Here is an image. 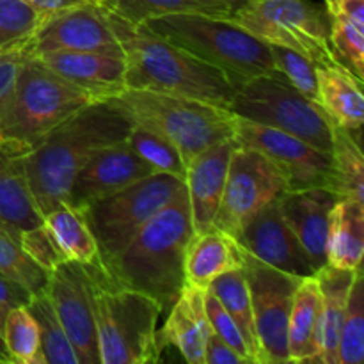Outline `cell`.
I'll use <instances>...</instances> for the list:
<instances>
[{
	"instance_id": "obj_11",
	"label": "cell",
	"mask_w": 364,
	"mask_h": 364,
	"mask_svg": "<svg viewBox=\"0 0 364 364\" xmlns=\"http://www.w3.org/2000/svg\"><path fill=\"white\" fill-rule=\"evenodd\" d=\"M290 191L288 174L274 160L238 144L228 167L223 199L213 228L237 237L251 217Z\"/></svg>"
},
{
	"instance_id": "obj_16",
	"label": "cell",
	"mask_w": 364,
	"mask_h": 364,
	"mask_svg": "<svg viewBox=\"0 0 364 364\" xmlns=\"http://www.w3.org/2000/svg\"><path fill=\"white\" fill-rule=\"evenodd\" d=\"M235 240L259 262L297 277L316 276L306 249L283 219L279 206L270 203L245 223Z\"/></svg>"
},
{
	"instance_id": "obj_3",
	"label": "cell",
	"mask_w": 364,
	"mask_h": 364,
	"mask_svg": "<svg viewBox=\"0 0 364 364\" xmlns=\"http://www.w3.org/2000/svg\"><path fill=\"white\" fill-rule=\"evenodd\" d=\"M107 18L124 53L127 89L188 96L224 109L230 107L235 89L219 70L146 25H132L109 7Z\"/></svg>"
},
{
	"instance_id": "obj_6",
	"label": "cell",
	"mask_w": 364,
	"mask_h": 364,
	"mask_svg": "<svg viewBox=\"0 0 364 364\" xmlns=\"http://www.w3.org/2000/svg\"><path fill=\"white\" fill-rule=\"evenodd\" d=\"M91 102H96L91 95L31 53L18 71L11 102L0 117V148L28 155L57 124Z\"/></svg>"
},
{
	"instance_id": "obj_36",
	"label": "cell",
	"mask_w": 364,
	"mask_h": 364,
	"mask_svg": "<svg viewBox=\"0 0 364 364\" xmlns=\"http://www.w3.org/2000/svg\"><path fill=\"white\" fill-rule=\"evenodd\" d=\"M364 361V276L363 267L355 270L354 283L345 304L343 322L338 343V364H363Z\"/></svg>"
},
{
	"instance_id": "obj_41",
	"label": "cell",
	"mask_w": 364,
	"mask_h": 364,
	"mask_svg": "<svg viewBox=\"0 0 364 364\" xmlns=\"http://www.w3.org/2000/svg\"><path fill=\"white\" fill-rule=\"evenodd\" d=\"M32 39V38H31ZM32 53L31 41L0 53V117L6 112L21 64Z\"/></svg>"
},
{
	"instance_id": "obj_15",
	"label": "cell",
	"mask_w": 364,
	"mask_h": 364,
	"mask_svg": "<svg viewBox=\"0 0 364 364\" xmlns=\"http://www.w3.org/2000/svg\"><path fill=\"white\" fill-rule=\"evenodd\" d=\"M46 295L66 331L80 364H100L91 284L84 265L66 262L48 272Z\"/></svg>"
},
{
	"instance_id": "obj_40",
	"label": "cell",
	"mask_w": 364,
	"mask_h": 364,
	"mask_svg": "<svg viewBox=\"0 0 364 364\" xmlns=\"http://www.w3.org/2000/svg\"><path fill=\"white\" fill-rule=\"evenodd\" d=\"M20 240L23 251L46 272H52L53 269L68 262L60 249L57 247L48 228L43 223L39 226L31 228V230L21 231Z\"/></svg>"
},
{
	"instance_id": "obj_2",
	"label": "cell",
	"mask_w": 364,
	"mask_h": 364,
	"mask_svg": "<svg viewBox=\"0 0 364 364\" xmlns=\"http://www.w3.org/2000/svg\"><path fill=\"white\" fill-rule=\"evenodd\" d=\"M192 235L191 203L183 187L117 255L100 262L116 283L148 295L162 311H169L187 283L185 251Z\"/></svg>"
},
{
	"instance_id": "obj_23",
	"label": "cell",
	"mask_w": 364,
	"mask_h": 364,
	"mask_svg": "<svg viewBox=\"0 0 364 364\" xmlns=\"http://www.w3.org/2000/svg\"><path fill=\"white\" fill-rule=\"evenodd\" d=\"M245 255L247 251L226 231L212 226L194 233L185 251V279L206 290L220 274L244 269Z\"/></svg>"
},
{
	"instance_id": "obj_45",
	"label": "cell",
	"mask_w": 364,
	"mask_h": 364,
	"mask_svg": "<svg viewBox=\"0 0 364 364\" xmlns=\"http://www.w3.org/2000/svg\"><path fill=\"white\" fill-rule=\"evenodd\" d=\"M32 6L38 7L45 16H50V14L60 13V11L71 9V7L82 6V4L87 2H100V0H28Z\"/></svg>"
},
{
	"instance_id": "obj_24",
	"label": "cell",
	"mask_w": 364,
	"mask_h": 364,
	"mask_svg": "<svg viewBox=\"0 0 364 364\" xmlns=\"http://www.w3.org/2000/svg\"><path fill=\"white\" fill-rule=\"evenodd\" d=\"M318 105L338 127L361 134L364 119L363 80L340 63L316 66Z\"/></svg>"
},
{
	"instance_id": "obj_22",
	"label": "cell",
	"mask_w": 364,
	"mask_h": 364,
	"mask_svg": "<svg viewBox=\"0 0 364 364\" xmlns=\"http://www.w3.org/2000/svg\"><path fill=\"white\" fill-rule=\"evenodd\" d=\"M355 270L336 269L327 263L316 272L320 284V311L316 322L313 364H338L340 329Z\"/></svg>"
},
{
	"instance_id": "obj_47",
	"label": "cell",
	"mask_w": 364,
	"mask_h": 364,
	"mask_svg": "<svg viewBox=\"0 0 364 364\" xmlns=\"http://www.w3.org/2000/svg\"><path fill=\"white\" fill-rule=\"evenodd\" d=\"M208 2H217V4H226V6L237 7L238 4H242L244 0H208Z\"/></svg>"
},
{
	"instance_id": "obj_7",
	"label": "cell",
	"mask_w": 364,
	"mask_h": 364,
	"mask_svg": "<svg viewBox=\"0 0 364 364\" xmlns=\"http://www.w3.org/2000/svg\"><path fill=\"white\" fill-rule=\"evenodd\" d=\"M119 98L135 119L166 135L185 164L210 146L235 137L237 116L215 103L141 89H124Z\"/></svg>"
},
{
	"instance_id": "obj_38",
	"label": "cell",
	"mask_w": 364,
	"mask_h": 364,
	"mask_svg": "<svg viewBox=\"0 0 364 364\" xmlns=\"http://www.w3.org/2000/svg\"><path fill=\"white\" fill-rule=\"evenodd\" d=\"M272 52L274 70L279 71L297 91L308 96L309 100L318 103V91H316V64L308 57L294 52L290 48L270 45Z\"/></svg>"
},
{
	"instance_id": "obj_4",
	"label": "cell",
	"mask_w": 364,
	"mask_h": 364,
	"mask_svg": "<svg viewBox=\"0 0 364 364\" xmlns=\"http://www.w3.org/2000/svg\"><path fill=\"white\" fill-rule=\"evenodd\" d=\"M84 269L91 284L100 364L159 363L156 326L162 308L148 295L116 283L100 259Z\"/></svg>"
},
{
	"instance_id": "obj_12",
	"label": "cell",
	"mask_w": 364,
	"mask_h": 364,
	"mask_svg": "<svg viewBox=\"0 0 364 364\" xmlns=\"http://www.w3.org/2000/svg\"><path fill=\"white\" fill-rule=\"evenodd\" d=\"M244 272L251 291L252 318L262 364L290 363L288 318L294 294L302 277L281 272L249 252L245 255Z\"/></svg>"
},
{
	"instance_id": "obj_29",
	"label": "cell",
	"mask_w": 364,
	"mask_h": 364,
	"mask_svg": "<svg viewBox=\"0 0 364 364\" xmlns=\"http://www.w3.org/2000/svg\"><path fill=\"white\" fill-rule=\"evenodd\" d=\"M43 224L48 228L57 247L68 262L87 265L100 259L98 242L89 230L84 213L78 208L63 203L43 215Z\"/></svg>"
},
{
	"instance_id": "obj_39",
	"label": "cell",
	"mask_w": 364,
	"mask_h": 364,
	"mask_svg": "<svg viewBox=\"0 0 364 364\" xmlns=\"http://www.w3.org/2000/svg\"><path fill=\"white\" fill-rule=\"evenodd\" d=\"M205 308L213 333H215L224 343L230 345L238 355H242V358L245 359V363L255 364L251 348H249L242 331L238 329V326L235 323V320L231 318L230 313L226 311V308L220 304L219 299H217L210 290H205Z\"/></svg>"
},
{
	"instance_id": "obj_44",
	"label": "cell",
	"mask_w": 364,
	"mask_h": 364,
	"mask_svg": "<svg viewBox=\"0 0 364 364\" xmlns=\"http://www.w3.org/2000/svg\"><path fill=\"white\" fill-rule=\"evenodd\" d=\"M205 364H247L230 345L224 343L215 333H212L205 345Z\"/></svg>"
},
{
	"instance_id": "obj_8",
	"label": "cell",
	"mask_w": 364,
	"mask_h": 364,
	"mask_svg": "<svg viewBox=\"0 0 364 364\" xmlns=\"http://www.w3.org/2000/svg\"><path fill=\"white\" fill-rule=\"evenodd\" d=\"M228 110L242 119L288 132L323 153L333 151L334 121L277 70L235 87Z\"/></svg>"
},
{
	"instance_id": "obj_28",
	"label": "cell",
	"mask_w": 364,
	"mask_h": 364,
	"mask_svg": "<svg viewBox=\"0 0 364 364\" xmlns=\"http://www.w3.org/2000/svg\"><path fill=\"white\" fill-rule=\"evenodd\" d=\"M338 199L350 198L364 201V155L361 134L338 127L334 123L331 178L327 185Z\"/></svg>"
},
{
	"instance_id": "obj_27",
	"label": "cell",
	"mask_w": 364,
	"mask_h": 364,
	"mask_svg": "<svg viewBox=\"0 0 364 364\" xmlns=\"http://www.w3.org/2000/svg\"><path fill=\"white\" fill-rule=\"evenodd\" d=\"M320 311V284L316 276L299 283L288 318V355L290 363H311L315 354L316 322Z\"/></svg>"
},
{
	"instance_id": "obj_19",
	"label": "cell",
	"mask_w": 364,
	"mask_h": 364,
	"mask_svg": "<svg viewBox=\"0 0 364 364\" xmlns=\"http://www.w3.org/2000/svg\"><path fill=\"white\" fill-rule=\"evenodd\" d=\"M336 201V196L326 187L288 191L277 199L281 215L306 249L316 272L327 265L329 215Z\"/></svg>"
},
{
	"instance_id": "obj_25",
	"label": "cell",
	"mask_w": 364,
	"mask_h": 364,
	"mask_svg": "<svg viewBox=\"0 0 364 364\" xmlns=\"http://www.w3.org/2000/svg\"><path fill=\"white\" fill-rule=\"evenodd\" d=\"M0 223L25 231L43 223L32 196L23 156L0 148Z\"/></svg>"
},
{
	"instance_id": "obj_34",
	"label": "cell",
	"mask_w": 364,
	"mask_h": 364,
	"mask_svg": "<svg viewBox=\"0 0 364 364\" xmlns=\"http://www.w3.org/2000/svg\"><path fill=\"white\" fill-rule=\"evenodd\" d=\"M2 336L13 364H46L39 327L27 306H18L7 313Z\"/></svg>"
},
{
	"instance_id": "obj_43",
	"label": "cell",
	"mask_w": 364,
	"mask_h": 364,
	"mask_svg": "<svg viewBox=\"0 0 364 364\" xmlns=\"http://www.w3.org/2000/svg\"><path fill=\"white\" fill-rule=\"evenodd\" d=\"M329 20L352 21L364 27V0H323Z\"/></svg>"
},
{
	"instance_id": "obj_35",
	"label": "cell",
	"mask_w": 364,
	"mask_h": 364,
	"mask_svg": "<svg viewBox=\"0 0 364 364\" xmlns=\"http://www.w3.org/2000/svg\"><path fill=\"white\" fill-rule=\"evenodd\" d=\"M27 309L34 316L36 323L39 327L46 364H80V359H78L66 331L60 326L55 309H53L52 301L46 295V291L45 294L32 295Z\"/></svg>"
},
{
	"instance_id": "obj_18",
	"label": "cell",
	"mask_w": 364,
	"mask_h": 364,
	"mask_svg": "<svg viewBox=\"0 0 364 364\" xmlns=\"http://www.w3.org/2000/svg\"><path fill=\"white\" fill-rule=\"evenodd\" d=\"M237 146L235 137L226 139L198 153L187 164L185 188L191 203L194 233H201L213 226L226 185L231 153Z\"/></svg>"
},
{
	"instance_id": "obj_46",
	"label": "cell",
	"mask_w": 364,
	"mask_h": 364,
	"mask_svg": "<svg viewBox=\"0 0 364 364\" xmlns=\"http://www.w3.org/2000/svg\"><path fill=\"white\" fill-rule=\"evenodd\" d=\"M0 364H13V363H11L9 354H7V350H6V345H4L2 327H0Z\"/></svg>"
},
{
	"instance_id": "obj_14",
	"label": "cell",
	"mask_w": 364,
	"mask_h": 364,
	"mask_svg": "<svg viewBox=\"0 0 364 364\" xmlns=\"http://www.w3.org/2000/svg\"><path fill=\"white\" fill-rule=\"evenodd\" d=\"M31 48L34 55L59 50L124 55L102 2L82 4L46 16L32 36Z\"/></svg>"
},
{
	"instance_id": "obj_42",
	"label": "cell",
	"mask_w": 364,
	"mask_h": 364,
	"mask_svg": "<svg viewBox=\"0 0 364 364\" xmlns=\"http://www.w3.org/2000/svg\"><path fill=\"white\" fill-rule=\"evenodd\" d=\"M31 299L32 294L27 288L0 274V327L4 326V320L11 309L18 306H27Z\"/></svg>"
},
{
	"instance_id": "obj_20",
	"label": "cell",
	"mask_w": 364,
	"mask_h": 364,
	"mask_svg": "<svg viewBox=\"0 0 364 364\" xmlns=\"http://www.w3.org/2000/svg\"><path fill=\"white\" fill-rule=\"evenodd\" d=\"M64 80L80 87L95 100L119 96L124 85V55L96 52H46L36 55Z\"/></svg>"
},
{
	"instance_id": "obj_48",
	"label": "cell",
	"mask_w": 364,
	"mask_h": 364,
	"mask_svg": "<svg viewBox=\"0 0 364 364\" xmlns=\"http://www.w3.org/2000/svg\"><path fill=\"white\" fill-rule=\"evenodd\" d=\"M100 2H102L103 6H107V7H110V6H112V0H100Z\"/></svg>"
},
{
	"instance_id": "obj_13",
	"label": "cell",
	"mask_w": 364,
	"mask_h": 364,
	"mask_svg": "<svg viewBox=\"0 0 364 364\" xmlns=\"http://www.w3.org/2000/svg\"><path fill=\"white\" fill-rule=\"evenodd\" d=\"M235 141L263 153L288 174L290 191L326 187L331 178V155L309 142L269 124L237 117Z\"/></svg>"
},
{
	"instance_id": "obj_49",
	"label": "cell",
	"mask_w": 364,
	"mask_h": 364,
	"mask_svg": "<svg viewBox=\"0 0 364 364\" xmlns=\"http://www.w3.org/2000/svg\"><path fill=\"white\" fill-rule=\"evenodd\" d=\"M11 50V48H9ZM2 52H7V50H0V53H2Z\"/></svg>"
},
{
	"instance_id": "obj_21",
	"label": "cell",
	"mask_w": 364,
	"mask_h": 364,
	"mask_svg": "<svg viewBox=\"0 0 364 364\" xmlns=\"http://www.w3.org/2000/svg\"><path fill=\"white\" fill-rule=\"evenodd\" d=\"M205 308V290L185 283L171 306L162 329L156 333L159 347H174L191 364H205V345L212 334Z\"/></svg>"
},
{
	"instance_id": "obj_1",
	"label": "cell",
	"mask_w": 364,
	"mask_h": 364,
	"mask_svg": "<svg viewBox=\"0 0 364 364\" xmlns=\"http://www.w3.org/2000/svg\"><path fill=\"white\" fill-rule=\"evenodd\" d=\"M135 117L119 96L96 100L57 124L23 156L25 174L39 212L68 203L80 167L105 146L124 141Z\"/></svg>"
},
{
	"instance_id": "obj_26",
	"label": "cell",
	"mask_w": 364,
	"mask_h": 364,
	"mask_svg": "<svg viewBox=\"0 0 364 364\" xmlns=\"http://www.w3.org/2000/svg\"><path fill=\"white\" fill-rule=\"evenodd\" d=\"M364 201L341 198L334 203L327 233V263L336 269L363 267Z\"/></svg>"
},
{
	"instance_id": "obj_5",
	"label": "cell",
	"mask_w": 364,
	"mask_h": 364,
	"mask_svg": "<svg viewBox=\"0 0 364 364\" xmlns=\"http://www.w3.org/2000/svg\"><path fill=\"white\" fill-rule=\"evenodd\" d=\"M142 25L219 70L233 89L274 71L270 45L230 18L176 13L153 18Z\"/></svg>"
},
{
	"instance_id": "obj_32",
	"label": "cell",
	"mask_w": 364,
	"mask_h": 364,
	"mask_svg": "<svg viewBox=\"0 0 364 364\" xmlns=\"http://www.w3.org/2000/svg\"><path fill=\"white\" fill-rule=\"evenodd\" d=\"M20 235V230L0 223V274L20 283L32 295L45 294L48 272L23 251Z\"/></svg>"
},
{
	"instance_id": "obj_30",
	"label": "cell",
	"mask_w": 364,
	"mask_h": 364,
	"mask_svg": "<svg viewBox=\"0 0 364 364\" xmlns=\"http://www.w3.org/2000/svg\"><path fill=\"white\" fill-rule=\"evenodd\" d=\"M206 290L212 291L220 304L226 308L231 318L238 326V329L244 334L249 348L255 358V364H262V354H259L258 340H256L255 318H252V304H251V291H249L247 279H245L244 269L230 270V272L220 274L219 277L210 283Z\"/></svg>"
},
{
	"instance_id": "obj_17",
	"label": "cell",
	"mask_w": 364,
	"mask_h": 364,
	"mask_svg": "<svg viewBox=\"0 0 364 364\" xmlns=\"http://www.w3.org/2000/svg\"><path fill=\"white\" fill-rule=\"evenodd\" d=\"M151 173H155L151 166L132 149L127 139L117 141L96 151L75 174L68 205L84 208Z\"/></svg>"
},
{
	"instance_id": "obj_9",
	"label": "cell",
	"mask_w": 364,
	"mask_h": 364,
	"mask_svg": "<svg viewBox=\"0 0 364 364\" xmlns=\"http://www.w3.org/2000/svg\"><path fill=\"white\" fill-rule=\"evenodd\" d=\"M228 18L267 45L294 50L316 66L338 63L326 7L313 0H244Z\"/></svg>"
},
{
	"instance_id": "obj_10",
	"label": "cell",
	"mask_w": 364,
	"mask_h": 364,
	"mask_svg": "<svg viewBox=\"0 0 364 364\" xmlns=\"http://www.w3.org/2000/svg\"><path fill=\"white\" fill-rule=\"evenodd\" d=\"M183 187L185 180L181 178L151 173L114 194L78 208L98 242L100 259L117 255Z\"/></svg>"
},
{
	"instance_id": "obj_37",
	"label": "cell",
	"mask_w": 364,
	"mask_h": 364,
	"mask_svg": "<svg viewBox=\"0 0 364 364\" xmlns=\"http://www.w3.org/2000/svg\"><path fill=\"white\" fill-rule=\"evenodd\" d=\"M45 14L28 0H0V50L31 41Z\"/></svg>"
},
{
	"instance_id": "obj_33",
	"label": "cell",
	"mask_w": 364,
	"mask_h": 364,
	"mask_svg": "<svg viewBox=\"0 0 364 364\" xmlns=\"http://www.w3.org/2000/svg\"><path fill=\"white\" fill-rule=\"evenodd\" d=\"M127 141L132 149L148 166H151L155 173H167L185 180L187 164H185L183 156L180 155L176 146L159 130L135 119L134 127L128 132Z\"/></svg>"
},
{
	"instance_id": "obj_31",
	"label": "cell",
	"mask_w": 364,
	"mask_h": 364,
	"mask_svg": "<svg viewBox=\"0 0 364 364\" xmlns=\"http://www.w3.org/2000/svg\"><path fill=\"white\" fill-rule=\"evenodd\" d=\"M109 9L132 25H142L153 18L176 13H199L228 18L235 7L208 0H112Z\"/></svg>"
}]
</instances>
